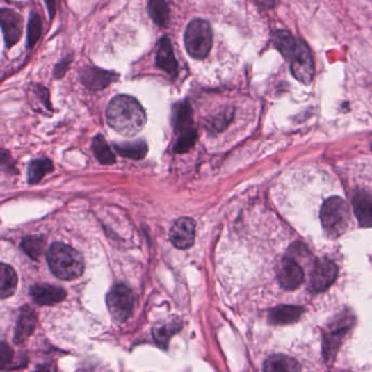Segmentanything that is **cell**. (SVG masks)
<instances>
[{"label": "cell", "instance_id": "cell-1", "mask_svg": "<svg viewBox=\"0 0 372 372\" xmlns=\"http://www.w3.org/2000/svg\"><path fill=\"white\" fill-rule=\"evenodd\" d=\"M106 120L115 131L124 137H134L145 128L147 115L142 105L134 97L117 95L109 102Z\"/></svg>", "mask_w": 372, "mask_h": 372}, {"label": "cell", "instance_id": "cell-2", "mask_svg": "<svg viewBox=\"0 0 372 372\" xmlns=\"http://www.w3.org/2000/svg\"><path fill=\"white\" fill-rule=\"evenodd\" d=\"M49 268L60 280L78 279L84 272V260L81 253L65 243H55L47 251Z\"/></svg>", "mask_w": 372, "mask_h": 372}, {"label": "cell", "instance_id": "cell-3", "mask_svg": "<svg viewBox=\"0 0 372 372\" xmlns=\"http://www.w3.org/2000/svg\"><path fill=\"white\" fill-rule=\"evenodd\" d=\"M322 227L330 238H337L346 232L350 220L348 204L342 197H331L324 201L320 212Z\"/></svg>", "mask_w": 372, "mask_h": 372}, {"label": "cell", "instance_id": "cell-4", "mask_svg": "<svg viewBox=\"0 0 372 372\" xmlns=\"http://www.w3.org/2000/svg\"><path fill=\"white\" fill-rule=\"evenodd\" d=\"M213 32L209 22L204 20L191 21L186 29L185 45L190 56L204 59L212 49Z\"/></svg>", "mask_w": 372, "mask_h": 372}, {"label": "cell", "instance_id": "cell-5", "mask_svg": "<svg viewBox=\"0 0 372 372\" xmlns=\"http://www.w3.org/2000/svg\"><path fill=\"white\" fill-rule=\"evenodd\" d=\"M353 324L354 316L350 312H344L327 325L322 342V352L325 362H330L335 357L339 347L342 346L347 332L352 329Z\"/></svg>", "mask_w": 372, "mask_h": 372}, {"label": "cell", "instance_id": "cell-6", "mask_svg": "<svg viewBox=\"0 0 372 372\" xmlns=\"http://www.w3.org/2000/svg\"><path fill=\"white\" fill-rule=\"evenodd\" d=\"M136 297L130 287L124 284H117L106 296L107 308L116 321L124 322L129 319L134 310Z\"/></svg>", "mask_w": 372, "mask_h": 372}, {"label": "cell", "instance_id": "cell-7", "mask_svg": "<svg viewBox=\"0 0 372 372\" xmlns=\"http://www.w3.org/2000/svg\"><path fill=\"white\" fill-rule=\"evenodd\" d=\"M289 63L291 74H294L298 81L305 84L312 83L314 76V58L309 47L302 40H298L296 51Z\"/></svg>", "mask_w": 372, "mask_h": 372}, {"label": "cell", "instance_id": "cell-8", "mask_svg": "<svg viewBox=\"0 0 372 372\" xmlns=\"http://www.w3.org/2000/svg\"><path fill=\"white\" fill-rule=\"evenodd\" d=\"M276 274L280 285L285 291H295L304 282L302 266L298 261L291 258V256H286L281 261L276 270Z\"/></svg>", "mask_w": 372, "mask_h": 372}, {"label": "cell", "instance_id": "cell-9", "mask_svg": "<svg viewBox=\"0 0 372 372\" xmlns=\"http://www.w3.org/2000/svg\"><path fill=\"white\" fill-rule=\"evenodd\" d=\"M337 266L332 261L323 259L316 261L312 268L310 289L314 293L327 291L334 283L337 276Z\"/></svg>", "mask_w": 372, "mask_h": 372}, {"label": "cell", "instance_id": "cell-10", "mask_svg": "<svg viewBox=\"0 0 372 372\" xmlns=\"http://www.w3.org/2000/svg\"><path fill=\"white\" fill-rule=\"evenodd\" d=\"M170 241L176 248L188 249L193 246L195 238V223L193 218H181L170 228Z\"/></svg>", "mask_w": 372, "mask_h": 372}, {"label": "cell", "instance_id": "cell-11", "mask_svg": "<svg viewBox=\"0 0 372 372\" xmlns=\"http://www.w3.org/2000/svg\"><path fill=\"white\" fill-rule=\"evenodd\" d=\"M0 19L6 44L8 47H11L20 40L22 34V19L18 13L7 8H3L0 11Z\"/></svg>", "mask_w": 372, "mask_h": 372}, {"label": "cell", "instance_id": "cell-12", "mask_svg": "<svg viewBox=\"0 0 372 372\" xmlns=\"http://www.w3.org/2000/svg\"><path fill=\"white\" fill-rule=\"evenodd\" d=\"M117 74L112 71L103 69L86 67L80 72L82 83L90 90H102L115 81Z\"/></svg>", "mask_w": 372, "mask_h": 372}, {"label": "cell", "instance_id": "cell-13", "mask_svg": "<svg viewBox=\"0 0 372 372\" xmlns=\"http://www.w3.org/2000/svg\"><path fill=\"white\" fill-rule=\"evenodd\" d=\"M30 296L34 302L44 306L58 304L66 298L67 293L60 287L53 286L49 284H36L31 287Z\"/></svg>", "mask_w": 372, "mask_h": 372}, {"label": "cell", "instance_id": "cell-14", "mask_svg": "<svg viewBox=\"0 0 372 372\" xmlns=\"http://www.w3.org/2000/svg\"><path fill=\"white\" fill-rule=\"evenodd\" d=\"M156 65L159 68L168 72L170 76H176L178 74V63L172 49L170 38H163L157 47Z\"/></svg>", "mask_w": 372, "mask_h": 372}, {"label": "cell", "instance_id": "cell-15", "mask_svg": "<svg viewBox=\"0 0 372 372\" xmlns=\"http://www.w3.org/2000/svg\"><path fill=\"white\" fill-rule=\"evenodd\" d=\"M172 124L179 136L195 131L193 128V109L187 102L176 104L172 111Z\"/></svg>", "mask_w": 372, "mask_h": 372}, {"label": "cell", "instance_id": "cell-16", "mask_svg": "<svg viewBox=\"0 0 372 372\" xmlns=\"http://www.w3.org/2000/svg\"><path fill=\"white\" fill-rule=\"evenodd\" d=\"M355 216L362 227H372V197L365 191H359L353 197Z\"/></svg>", "mask_w": 372, "mask_h": 372}, {"label": "cell", "instance_id": "cell-17", "mask_svg": "<svg viewBox=\"0 0 372 372\" xmlns=\"http://www.w3.org/2000/svg\"><path fill=\"white\" fill-rule=\"evenodd\" d=\"M304 314V308L299 306L281 305L268 312V322L273 325H287L295 323Z\"/></svg>", "mask_w": 372, "mask_h": 372}, {"label": "cell", "instance_id": "cell-18", "mask_svg": "<svg viewBox=\"0 0 372 372\" xmlns=\"http://www.w3.org/2000/svg\"><path fill=\"white\" fill-rule=\"evenodd\" d=\"M38 323V314L31 307H24L17 322L15 332V343L21 344L32 334Z\"/></svg>", "mask_w": 372, "mask_h": 372}, {"label": "cell", "instance_id": "cell-19", "mask_svg": "<svg viewBox=\"0 0 372 372\" xmlns=\"http://www.w3.org/2000/svg\"><path fill=\"white\" fill-rule=\"evenodd\" d=\"M264 372H302V367L294 358L286 355H273L264 362Z\"/></svg>", "mask_w": 372, "mask_h": 372}, {"label": "cell", "instance_id": "cell-20", "mask_svg": "<svg viewBox=\"0 0 372 372\" xmlns=\"http://www.w3.org/2000/svg\"><path fill=\"white\" fill-rule=\"evenodd\" d=\"M274 45L281 51L284 58L289 61L296 51L298 40L291 35L289 31L277 30L274 34Z\"/></svg>", "mask_w": 372, "mask_h": 372}, {"label": "cell", "instance_id": "cell-21", "mask_svg": "<svg viewBox=\"0 0 372 372\" xmlns=\"http://www.w3.org/2000/svg\"><path fill=\"white\" fill-rule=\"evenodd\" d=\"M0 294L1 298L6 299L15 294V289L18 286V275L15 270L8 264H1L0 268Z\"/></svg>", "mask_w": 372, "mask_h": 372}, {"label": "cell", "instance_id": "cell-22", "mask_svg": "<svg viewBox=\"0 0 372 372\" xmlns=\"http://www.w3.org/2000/svg\"><path fill=\"white\" fill-rule=\"evenodd\" d=\"M115 149L122 156L131 160H142L147 154V145L145 141L126 142L116 143Z\"/></svg>", "mask_w": 372, "mask_h": 372}, {"label": "cell", "instance_id": "cell-23", "mask_svg": "<svg viewBox=\"0 0 372 372\" xmlns=\"http://www.w3.org/2000/svg\"><path fill=\"white\" fill-rule=\"evenodd\" d=\"M54 165L49 159H38V160L33 161L29 166L28 170V180L29 184L34 185L38 184L45 177L49 172H53Z\"/></svg>", "mask_w": 372, "mask_h": 372}, {"label": "cell", "instance_id": "cell-24", "mask_svg": "<svg viewBox=\"0 0 372 372\" xmlns=\"http://www.w3.org/2000/svg\"><path fill=\"white\" fill-rule=\"evenodd\" d=\"M94 154L97 156V161L103 165H113L116 162V157L113 153L112 149L107 145L106 140L103 136L99 134L93 140Z\"/></svg>", "mask_w": 372, "mask_h": 372}, {"label": "cell", "instance_id": "cell-25", "mask_svg": "<svg viewBox=\"0 0 372 372\" xmlns=\"http://www.w3.org/2000/svg\"><path fill=\"white\" fill-rule=\"evenodd\" d=\"M180 329H181V324L177 322H172V323L165 324L163 327H154L153 337H154L155 343L161 348H164V350L168 348L170 339H172V335L179 332Z\"/></svg>", "mask_w": 372, "mask_h": 372}, {"label": "cell", "instance_id": "cell-26", "mask_svg": "<svg viewBox=\"0 0 372 372\" xmlns=\"http://www.w3.org/2000/svg\"><path fill=\"white\" fill-rule=\"evenodd\" d=\"M149 11L155 23L161 26H168L170 18V10L168 3L164 1H149Z\"/></svg>", "mask_w": 372, "mask_h": 372}, {"label": "cell", "instance_id": "cell-27", "mask_svg": "<svg viewBox=\"0 0 372 372\" xmlns=\"http://www.w3.org/2000/svg\"><path fill=\"white\" fill-rule=\"evenodd\" d=\"M23 251L30 257L31 259H38L42 256L45 248V241L42 237L38 236H30L26 237L21 243Z\"/></svg>", "mask_w": 372, "mask_h": 372}, {"label": "cell", "instance_id": "cell-28", "mask_svg": "<svg viewBox=\"0 0 372 372\" xmlns=\"http://www.w3.org/2000/svg\"><path fill=\"white\" fill-rule=\"evenodd\" d=\"M42 33V21L38 13H32L28 28L29 47H32L38 41Z\"/></svg>", "mask_w": 372, "mask_h": 372}, {"label": "cell", "instance_id": "cell-29", "mask_svg": "<svg viewBox=\"0 0 372 372\" xmlns=\"http://www.w3.org/2000/svg\"><path fill=\"white\" fill-rule=\"evenodd\" d=\"M197 139V131L190 132V134L179 136L177 142H176L175 147H174V151H175L176 153H178V154L187 153L188 151H190V149L195 147Z\"/></svg>", "mask_w": 372, "mask_h": 372}, {"label": "cell", "instance_id": "cell-30", "mask_svg": "<svg viewBox=\"0 0 372 372\" xmlns=\"http://www.w3.org/2000/svg\"><path fill=\"white\" fill-rule=\"evenodd\" d=\"M13 357V352L10 347L8 346L5 342L1 343V346H0V362H1L3 368L10 364Z\"/></svg>", "mask_w": 372, "mask_h": 372}, {"label": "cell", "instance_id": "cell-31", "mask_svg": "<svg viewBox=\"0 0 372 372\" xmlns=\"http://www.w3.org/2000/svg\"><path fill=\"white\" fill-rule=\"evenodd\" d=\"M232 118H233V113H229V114L227 113V114H222L216 117V120H213L212 122L214 129L218 130V131L225 129L229 122H231Z\"/></svg>", "mask_w": 372, "mask_h": 372}, {"label": "cell", "instance_id": "cell-32", "mask_svg": "<svg viewBox=\"0 0 372 372\" xmlns=\"http://www.w3.org/2000/svg\"><path fill=\"white\" fill-rule=\"evenodd\" d=\"M66 65H68V61H61L58 66L55 69V76L56 78H60L65 74V71L67 70Z\"/></svg>", "mask_w": 372, "mask_h": 372}]
</instances>
